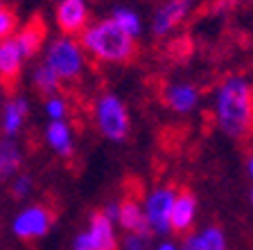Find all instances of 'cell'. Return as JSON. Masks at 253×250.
I'll return each instance as SVG.
<instances>
[{"label": "cell", "mask_w": 253, "mask_h": 250, "mask_svg": "<svg viewBox=\"0 0 253 250\" xmlns=\"http://www.w3.org/2000/svg\"><path fill=\"white\" fill-rule=\"evenodd\" d=\"M111 21L116 23L118 27H120L125 34H129L131 38L140 36L142 32V23L140 18H138V14L133 9H126V7H118L116 11H113V16H111Z\"/></svg>", "instance_id": "obj_19"}, {"label": "cell", "mask_w": 253, "mask_h": 250, "mask_svg": "<svg viewBox=\"0 0 253 250\" xmlns=\"http://www.w3.org/2000/svg\"><path fill=\"white\" fill-rule=\"evenodd\" d=\"M145 246H147V237H145V235H133V232H126L125 250H145Z\"/></svg>", "instance_id": "obj_23"}, {"label": "cell", "mask_w": 253, "mask_h": 250, "mask_svg": "<svg viewBox=\"0 0 253 250\" xmlns=\"http://www.w3.org/2000/svg\"><path fill=\"white\" fill-rule=\"evenodd\" d=\"M27 115V102L25 99H11L9 104L5 106V115H2V133L7 138L16 136L21 131L23 122Z\"/></svg>", "instance_id": "obj_17"}, {"label": "cell", "mask_w": 253, "mask_h": 250, "mask_svg": "<svg viewBox=\"0 0 253 250\" xmlns=\"http://www.w3.org/2000/svg\"><path fill=\"white\" fill-rule=\"evenodd\" d=\"M86 54L84 47L73 38H57L52 45L47 47L45 66L57 74L61 81H75L79 74L84 72Z\"/></svg>", "instance_id": "obj_4"}, {"label": "cell", "mask_w": 253, "mask_h": 250, "mask_svg": "<svg viewBox=\"0 0 253 250\" xmlns=\"http://www.w3.org/2000/svg\"><path fill=\"white\" fill-rule=\"evenodd\" d=\"M73 250H118V237L113 221L104 212H95L88 221V228L77 235Z\"/></svg>", "instance_id": "obj_5"}, {"label": "cell", "mask_w": 253, "mask_h": 250, "mask_svg": "<svg viewBox=\"0 0 253 250\" xmlns=\"http://www.w3.org/2000/svg\"><path fill=\"white\" fill-rule=\"evenodd\" d=\"M179 250H228L226 235L219 225H208L201 232L185 237Z\"/></svg>", "instance_id": "obj_15"}, {"label": "cell", "mask_w": 253, "mask_h": 250, "mask_svg": "<svg viewBox=\"0 0 253 250\" xmlns=\"http://www.w3.org/2000/svg\"><path fill=\"white\" fill-rule=\"evenodd\" d=\"M54 212L47 205H32V208L23 210L14 221V235L21 241H34L41 239L50 232L54 225Z\"/></svg>", "instance_id": "obj_6"}, {"label": "cell", "mask_w": 253, "mask_h": 250, "mask_svg": "<svg viewBox=\"0 0 253 250\" xmlns=\"http://www.w3.org/2000/svg\"><path fill=\"white\" fill-rule=\"evenodd\" d=\"M95 122H97L100 133L111 142L126 140L129 129H131V120H129V113H126L122 99L113 93L102 95L95 102Z\"/></svg>", "instance_id": "obj_3"}, {"label": "cell", "mask_w": 253, "mask_h": 250, "mask_svg": "<svg viewBox=\"0 0 253 250\" xmlns=\"http://www.w3.org/2000/svg\"><path fill=\"white\" fill-rule=\"evenodd\" d=\"M118 223L125 232H133V235H145L149 237V223L147 216H145V210L138 203L136 198L129 194L118 203Z\"/></svg>", "instance_id": "obj_12"}, {"label": "cell", "mask_w": 253, "mask_h": 250, "mask_svg": "<svg viewBox=\"0 0 253 250\" xmlns=\"http://www.w3.org/2000/svg\"><path fill=\"white\" fill-rule=\"evenodd\" d=\"M18 167H21V151H18V146L5 138V140H0V176H11V174L18 172Z\"/></svg>", "instance_id": "obj_18"}, {"label": "cell", "mask_w": 253, "mask_h": 250, "mask_svg": "<svg viewBox=\"0 0 253 250\" xmlns=\"http://www.w3.org/2000/svg\"><path fill=\"white\" fill-rule=\"evenodd\" d=\"M197 196L192 192H176L172 203V212H169V230L179 232V235H188L190 228L195 225L197 219Z\"/></svg>", "instance_id": "obj_11"}, {"label": "cell", "mask_w": 253, "mask_h": 250, "mask_svg": "<svg viewBox=\"0 0 253 250\" xmlns=\"http://www.w3.org/2000/svg\"><path fill=\"white\" fill-rule=\"evenodd\" d=\"M156 250H179V246L174 244V241H168V239H163L161 244L156 246Z\"/></svg>", "instance_id": "obj_25"}, {"label": "cell", "mask_w": 253, "mask_h": 250, "mask_svg": "<svg viewBox=\"0 0 253 250\" xmlns=\"http://www.w3.org/2000/svg\"><path fill=\"white\" fill-rule=\"evenodd\" d=\"M163 102L174 113H190L199 104V93L192 83H168L163 88Z\"/></svg>", "instance_id": "obj_14"}, {"label": "cell", "mask_w": 253, "mask_h": 250, "mask_svg": "<svg viewBox=\"0 0 253 250\" xmlns=\"http://www.w3.org/2000/svg\"><path fill=\"white\" fill-rule=\"evenodd\" d=\"M251 205H253V189H251Z\"/></svg>", "instance_id": "obj_27"}, {"label": "cell", "mask_w": 253, "mask_h": 250, "mask_svg": "<svg viewBox=\"0 0 253 250\" xmlns=\"http://www.w3.org/2000/svg\"><path fill=\"white\" fill-rule=\"evenodd\" d=\"M30 189H32V180L27 176H21L18 180L14 182L11 194H14V198H23V196H27V194H30Z\"/></svg>", "instance_id": "obj_24"}, {"label": "cell", "mask_w": 253, "mask_h": 250, "mask_svg": "<svg viewBox=\"0 0 253 250\" xmlns=\"http://www.w3.org/2000/svg\"><path fill=\"white\" fill-rule=\"evenodd\" d=\"M34 86H37V90L41 95H54L59 90V86H61V79L43 63L41 68H37V72H34Z\"/></svg>", "instance_id": "obj_20"}, {"label": "cell", "mask_w": 253, "mask_h": 250, "mask_svg": "<svg viewBox=\"0 0 253 250\" xmlns=\"http://www.w3.org/2000/svg\"><path fill=\"white\" fill-rule=\"evenodd\" d=\"M247 169H249V176H251V180H253V156L249 158V162H247Z\"/></svg>", "instance_id": "obj_26"}, {"label": "cell", "mask_w": 253, "mask_h": 250, "mask_svg": "<svg viewBox=\"0 0 253 250\" xmlns=\"http://www.w3.org/2000/svg\"><path fill=\"white\" fill-rule=\"evenodd\" d=\"M174 192L172 187H156L145 196V216H147L149 230L156 235H169V212H172V203H174Z\"/></svg>", "instance_id": "obj_7"}, {"label": "cell", "mask_w": 253, "mask_h": 250, "mask_svg": "<svg viewBox=\"0 0 253 250\" xmlns=\"http://www.w3.org/2000/svg\"><path fill=\"white\" fill-rule=\"evenodd\" d=\"M45 110H47V115H50L52 120H63L66 113H68V106H66V102H63L59 95H52V97L47 99Z\"/></svg>", "instance_id": "obj_22"}, {"label": "cell", "mask_w": 253, "mask_h": 250, "mask_svg": "<svg viewBox=\"0 0 253 250\" xmlns=\"http://www.w3.org/2000/svg\"><path fill=\"white\" fill-rule=\"evenodd\" d=\"M16 25H18L16 11L2 5V7H0V41H5V38H11V34L16 32Z\"/></svg>", "instance_id": "obj_21"}, {"label": "cell", "mask_w": 253, "mask_h": 250, "mask_svg": "<svg viewBox=\"0 0 253 250\" xmlns=\"http://www.w3.org/2000/svg\"><path fill=\"white\" fill-rule=\"evenodd\" d=\"M45 136H47V144L52 146L59 156H63V158L73 156V133H70V126L63 120L50 122Z\"/></svg>", "instance_id": "obj_16"}, {"label": "cell", "mask_w": 253, "mask_h": 250, "mask_svg": "<svg viewBox=\"0 0 253 250\" xmlns=\"http://www.w3.org/2000/svg\"><path fill=\"white\" fill-rule=\"evenodd\" d=\"M215 122L231 140L253 138V83L233 74L226 77L215 90Z\"/></svg>", "instance_id": "obj_1"}, {"label": "cell", "mask_w": 253, "mask_h": 250, "mask_svg": "<svg viewBox=\"0 0 253 250\" xmlns=\"http://www.w3.org/2000/svg\"><path fill=\"white\" fill-rule=\"evenodd\" d=\"M0 7H2V5H0Z\"/></svg>", "instance_id": "obj_28"}, {"label": "cell", "mask_w": 253, "mask_h": 250, "mask_svg": "<svg viewBox=\"0 0 253 250\" xmlns=\"http://www.w3.org/2000/svg\"><path fill=\"white\" fill-rule=\"evenodd\" d=\"M57 25L66 36H75L88 27L86 0H61L57 7Z\"/></svg>", "instance_id": "obj_10"}, {"label": "cell", "mask_w": 253, "mask_h": 250, "mask_svg": "<svg viewBox=\"0 0 253 250\" xmlns=\"http://www.w3.org/2000/svg\"><path fill=\"white\" fill-rule=\"evenodd\" d=\"M23 54L16 38L0 41V86L7 95H14L16 86L21 81Z\"/></svg>", "instance_id": "obj_9"}, {"label": "cell", "mask_w": 253, "mask_h": 250, "mask_svg": "<svg viewBox=\"0 0 253 250\" xmlns=\"http://www.w3.org/2000/svg\"><path fill=\"white\" fill-rule=\"evenodd\" d=\"M45 36H47V27H45V23H43L41 14H34L30 21L21 27L18 36H16V43L21 47L23 59H30V57H34V54H39Z\"/></svg>", "instance_id": "obj_13"}, {"label": "cell", "mask_w": 253, "mask_h": 250, "mask_svg": "<svg viewBox=\"0 0 253 250\" xmlns=\"http://www.w3.org/2000/svg\"><path fill=\"white\" fill-rule=\"evenodd\" d=\"M195 7V0H165L163 5L154 11L152 32L156 36H168L172 30L181 25Z\"/></svg>", "instance_id": "obj_8"}, {"label": "cell", "mask_w": 253, "mask_h": 250, "mask_svg": "<svg viewBox=\"0 0 253 250\" xmlns=\"http://www.w3.org/2000/svg\"><path fill=\"white\" fill-rule=\"evenodd\" d=\"M79 45L104 63H129L136 57V38L125 34L111 18L86 27L79 34Z\"/></svg>", "instance_id": "obj_2"}]
</instances>
